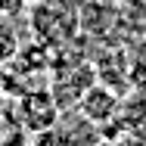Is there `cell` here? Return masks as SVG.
Segmentation results:
<instances>
[{"label":"cell","mask_w":146,"mask_h":146,"mask_svg":"<svg viewBox=\"0 0 146 146\" xmlns=\"http://www.w3.org/2000/svg\"><path fill=\"white\" fill-rule=\"evenodd\" d=\"M78 109H81V115L87 118V121L103 124V121H109L118 112V96L109 93L106 87H87L84 96L78 100Z\"/></svg>","instance_id":"cell-2"},{"label":"cell","mask_w":146,"mask_h":146,"mask_svg":"<svg viewBox=\"0 0 146 146\" xmlns=\"http://www.w3.org/2000/svg\"><path fill=\"white\" fill-rule=\"evenodd\" d=\"M28 13V0H0V16L3 19H22Z\"/></svg>","instance_id":"cell-4"},{"label":"cell","mask_w":146,"mask_h":146,"mask_svg":"<svg viewBox=\"0 0 146 146\" xmlns=\"http://www.w3.org/2000/svg\"><path fill=\"white\" fill-rule=\"evenodd\" d=\"M0 109H3V93H0Z\"/></svg>","instance_id":"cell-5"},{"label":"cell","mask_w":146,"mask_h":146,"mask_svg":"<svg viewBox=\"0 0 146 146\" xmlns=\"http://www.w3.org/2000/svg\"><path fill=\"white\" fill-rule=\"evenodd\" d=\"M0 19H3V16H0Z\"/></svg>","instance_id":"cell-6"},{"label":"cell","mask_w":146,"mask_h":146,"mask_svg":"<svg viewBox=\"0 0 146 146\" xmlns=\"http://www.w3.org/2000/svg\"><path fill=\"white\" fill-rule=\"evenodd\" d=\"M19 47H22V40H19L16 25L9 19H0V65L3 62H13L19 56Z\"/></svg>","instance_id":"cell-3"},{"label":"cell","mask_w":146,"mask_h":146,"mask_svg":"<svg viewBox=\"0 0 146 146\" xmlns=\"http://www.w3.org/2000/svg\"><path fill=\"white\" fill-rule=\"evenodd\" d=\"M59 106L56 100H53V93H28L25 100H22V118H25V124H28L31 131H37V134H44V131H50V127H56L59 121Z\"/></svg>","instance_id":"cell-1"}]
</instances>
